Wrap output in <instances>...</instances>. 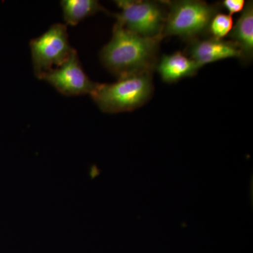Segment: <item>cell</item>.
I'll return each mask as SVG.
<instances>
[{
    "label": "cell",
    "instance_id": "obj_9",
    "mask_svg": "<svg viewBox=\"0 0 253 253\" xmlns=\"http://www.w3.org/2000/svg\"><path fill=\"white\" fill-rule=\"evenodd\" d=\"M228 36L241 49V60L250 62L253 56V1L246 3L242 14Z\"/></svg>",
    "mask_w": 253,
    "mask_h": 253
},
{
    "label": "cell",
    "instance_id": "obj_8",
    "mask_svg": "<svg viewBox=\"0 0 253 253\" xmlns=\"http://www.w3.org/2000/svg\"><path fill=\"white\" fill-rule=\"evenodd\" d=\"M156 68L163 81L172 83L195 76L201 67L191 58L176 51L163 55Z\"/></svg>",
    "mask_w": 253,
    "mask_h": 253
},
{
    "label": "cell",
    "instance_id": "obj_4",
    "mask_svg": "<svg viewBox=\"0 0 253 253\" xmlns=\"http://www.w3.org/2000/svg\"><path fill=\"white\" fill-rule=\"evenodd\" d=\"M32 61L36 77L59 67L70 57L74 49L68 40L66 25H52L42 36L34 38L30 42Z\"/></svg>",
    "mask_w": 253,
    "mask_h": 253
},
{
    "label": "cell",
    "instance_id": "obj_11",
    "mask_svg": "<svg viewBox=\"0 0 253 253\" xmlns=\"http://www.w3.org/2000/svg\"><path fill=\"white\" fill-rule=\"evenodd\" d=\"M233 26L234 22L231 15L218 13L210 23L208 32L211 33L212 38L222 40L229 34Z\"/></svg>",
    "mask_w": 253,
    "mask_h": 253
},
{
    "label": "cell",
    "instance_id": "obj_12",
    "mask_svg": "<svg viewBox=\"0 0 253 253\" xmlns=\"http://www.w3.org/2000/svg\"><path fill=\"white\" fill-rule=\"evenodd\" d=\"M222 4L231 16L232 14L242 11L246 2L244 0H224Z\"/></svg>",
    "mask_w": 253,
    "mask_h": 253
},
{
    "label": "cell",
    "instance_id": "obj_5",
    "mask_svg": "<svg viewBox=\"0 0 253 253\" xmlns=\"http://www.w3.org/2000/svg\"><path fill=\"white\" fill-rule=\"evenodd\" d=\"M115 2L121 12L113 16L126 29L146 38H162L167 11L161 4L139 0H118Z\"/></svg>",
    "mask_w": 253,
    "mask_h": 253
},
{
    "label": "cell",
    "instance_id": "obj_10",
    "mask_svg": "<svg viewBox=\"0 0 253 253\" xmlns=\"http://www.w3.org/2000/svg\"><path fill=\"white\" fill-rule=\"evenodd\" d=\"M61 5L65 21L72 26L100 11L108 12L96 0H63Z\"/></svg>",
    "mask_w": 253,
    "mask_h": 253
},
{
    "label": "cell",
    "instance_id": "obj_2",
    "mask_svg": "<svg viewBox=\"0 0 253 253\" xmlns=\"http://www.w3.org/2000/svg\"><path fill=\"white\" fill-rule=\"evenodd\" d=\"M154 92L152 74L120 78L112 84H99L91 94L105 113L131 111L146 104Z\"/></svg>",
    "mask_w": 253,
    "mask_h": 253
},
{
    "label": "cell",
    "instance_id": "obj_7",
    "mask_svg": "<svg viewBox=\"0 0 253 253\" xmlns=\"http://www.w3.org/2000/svg\"><path fill=\"white\" fill-rule=\"evenodd\" d=\"M189 54L200 67L229 58L241 59L239 46L232 41H223L214 38L194 40L191 41Z\"/></svg>",
    "mask_w": 253,
    "mask_h": 253
},
{
    "label": "cell",
    "instance_id": "obj_1",
    "mask_svg": "<svg viewBox=\"0 0 253 253\" xmlns=\"http://www.w3.org/2000/svg\"><path fill=\"white\" fill-rule=\"evenodd\" d=\"M161 37L146 38L126 29L116 21L113 36L100 52L103 65L120 78L152 74L158 64Z\"/></svg>",
    "mask_w": 253,
    "mask_h": 253
},
{
    "label": "cell",
    "instance_id": "obj_6",
    "mask_svg": "<svg viewBox=\"0 0 253 253\" xmlns=\"http://www.w3.org/2000/svg\"><path fill=\"white\" fill-rule=\"evenodd\" d=\"M40 79L49 83L66 96L91 95L98 84L91 81L83 71L76 50L62 65L53 68Z\"/></svg>",
    "mask_w": 253,
    "mask_h": 253
},
{
    "label": "cell",
    "instance_id": "obj_3",
    "mask_svg": "<svg viewBox=\"0 0 253 253\" xmlns=\"http://www.w3.org/2000/svg\"><path fill=\"white\" fill-rule=\"evenodd\" d=\"M168 9L162 32L166 37H180L188 41L198 39L208 33L212 18L220 11L217 4L196 0H181L167 3Z\"/></svg>",
    "mask_w": 253,
    "mask_h": 253
}]
</instances>
